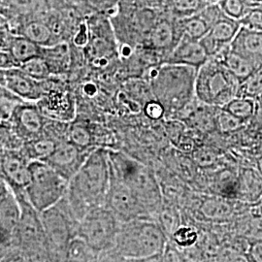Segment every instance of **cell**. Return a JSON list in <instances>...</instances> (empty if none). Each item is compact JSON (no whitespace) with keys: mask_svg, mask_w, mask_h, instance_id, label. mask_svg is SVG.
<instances>
[{"mask_svg":"<svg viewBox=\"0 0 262 262\" xmlns=\"http://www.w3.org/2000/svg\"><path fill=\"white\" fill-rule=\"evenodd\" d=\"M110 181L109 150L97 147L68 183L66 198L79 221L92 209L105 205Z\"/></svg>","mask_w":262,"mask_h":262,"instance_id":"1","label":"cell"},{"mask_svg":"<svg viewBox=\"0 0 262 262\" xmlns=\"http://www.w3.org/2000/svg\"><path fill=\"white\" fill-rule=\"evenodd\" d=\"M168 240V236L156 220L138 219L124 222L114 248L101 254L99 261H151L152 258H162Z\"/></svg>","mask_w":262,"mask_h":262,"instance_id":"2","label":"cell"},{"mask_svg":"<svg viewBox=\"0 0 262 262\" xmlns=\"http://www.w3.org/2000/svg\"><path fill=\"white\" fill-rule=\"evenodd\" d=\"M196 68L162 63L150 69L149 83L154 99L162 105L166 118L185 116L196 100Z\"/></svg>","mask_w":262,"mask_h":262,"instance_id":"3","label":"cell"},{"mask_svg":"<svg viewBox=\"0 0 262 262\" xmlns=\"http://www.w3.org/2000/svg\"><path fill=\"white\" fill-rule=\"evenodd\" d=\"M109 162L113 178L130 187L157 219L163 195L155 173L148 166L120 150H109Z\"/></svg>","mask_w":262,"mask_h":262,"instance_id":"4","label":"cell"},{"mask_svg":"<svg viewBox=\"0 0 262 262\" xmlns=\"http://www.w3.org/2000/svg\"><path fill=\"white\" fill-rule=\"evenodd\" d=\"M13 192L20 205V217L13 242L19 261H50L41 213L29 202L25 189Z\"/></svg>","mask_w":262,"mask_h":262,"instance_id":"5","label":"cell"},{"mask_svg":"<svg viewBox=\"0 0 262 262\" xmlns=\"http://www.w3.org/2000/svg\"><path fill=\"white\" fill-rule=\"evenodd\" d=\"M240 83L216 57H210L197 69L195 96L200 103L224 107L237 96Z\"/></svg>","mask_w":262,"mask_h":262,"instance_id":"6","label":"cell"},{"mask_svg":"<svg viewBox=\"0 0 262 262\" xmlns=\"http://www.w3.org/2000/svg\"><path fill=\"white\" fill-rule=\"evenodd\" d=\"M50 261H66V251L77 236L79 220L66 196L41 213Z\"/></svg>","mask_w":262,"mask_h":262,"instance_id":"7","label":"cell"},{"mask_svg":"<svg viewBox=\"0 0 262 262\" xmlns=\"http://www.w3.org/2000/svg\"><path fill=\"white\" fill-rule=\"evenodd\" d=\"M68 181L45 161L30 162V181L25 191L39 213L55 206L66 196Z\"/></svg>","mask_w":262,"mask_h":262,"instance_id":"8","label":"cell"},{"mask_svg":"<svg viewBox=\"0 0 262 262\" xmlns=\"http://www.w3.org/2000/svg\"><path fill=\"white\" fill-rule=\"evenodd\" d=\"M122 222L107 207L92 209L79 222L77 236L89 244L99 257L112 250Z\"/></svg>","mask_w":262,"mask_h":262,"instance_id":"9","label":"cell"},{"mask_svg":"<svg viewBox=\"0 0 262 262\" xmlns=\"http://www.w3.org/2000/svg\"><path fill=\"white\" fill-rule=\"evenodd\" d=\"M105 206L110 209L122 223L138 219L156 220L155 215L140 197L130 187L112 176Z\"/></svg>","mask_w":262,"mask_h":262,"instance_id":"10","label":"cell"},{"mask_svg":"<svg viewBox=\"0 0 262 262\" xmlns=\"http://www.w3.org/2000/svg\"><path fill=\"white\" fill-rule=\"evenodd\" d=\"M47 119L36 102L29 101L17 104L8 117L14 130L24 143L44 135Z\"/></svg>","mask_w":262,"mask_h":262,"instance_id":"11","label":"cell"},{"mask_svg":"<svg viewBox=\"0 0 262 262\" xmlns=\"http://www.w3.org/2000/svg\"><path fill=\"white\" fill-rule=\"evenodd\" d=\"M36 103L49 119L69 122L75 118L73 95L60 86L52 77L48 79L47 93Z\"/></svg>","mask_w":262,"mask_h":262,"instance_id":"12","label":"cell"},{"mask_svg":"<svg viewBox=\"0 0 262 262\" xmlns=\"http://www.w3.org/2000/svg\"><path fill=\"white\" fill-rule=\"evenodd\" d=\"M94 150L80 148L69 139H66L57 143L56 150L45 162L69 182Z\"/></svg>","mask_w":262,"mask_h":262,"instance_id":"13","label":"cell"},{"mask_svg":"<svg viewBox=\"0 0 262 262\" xmlns=\"http://www.w3.org/2000/svg\"><path fill=\"white\" fill-rule=\"evenodd\" d=\"M0 178L12 190L26 189L30 181V161L20 150L0 154Z\"/></svg>","mask_w":262,"mask_h":262,"instance_id":"14","label":"cell"},{"mask_svg":"<svg viewBox=\"0 0 262 262\" xmlns=\"http://www.w3.org/2000/svg\"><path fill=\"white\" fill-rule=\"evenodd\" d=\"M3 85L24 101L37 102L47 93L48 80L38 81L24 73L19 67L2 72Z\"/></svg>","mask_w":262,"mask_h":262,"instance_id":"15","label":"cell"},{"mask_svg":"<svg viewBox=\"0 0 262 262\" xmlns=\"http://www.w3.org/2000/svg\"><path fill=\"white\" fill-rule=\"evenodd\" d=\"M241 27L239 20L231 19L224 14L213 25L206 35L200 39L208 56H215L225 48L229 46Z\"/></svg>","mask_w":262,"mask_h":262,"instance_id":"16","label":"cell"},{"mask_svg":"<svg viewBox=\"0 0 262 262\" xmlns=\"http://www.w3.org/2000/svg\"><path fill=\"white\" fill-rule=\"evenodd\" d=\"M224 15L217 3H211L193 16L177 19L182 35L200 40L210 31L213 25Z\"/></svg>","mask_w":262,"mask_h":262,"instance_id":"17","label":"cell"},{"mask_svg":"<svg viewBox=\"0 0 262 262\" xmlns=\"http://www.w3.org/2000/svg\"><path fill=\"white\" fill-rule=\"evenodd\" d=\"M210 58L200 40H194L186 35H182L177 45L167 56L162 63H173L191 66L198 69Z\"/></svg>","mask_w":262,"mask_h":262,"instance_id":"18","label":"cell"},{"mask_svg":"<svg viewBox=\"0 0 262 262\" xmlns=\"http://www.w3.org/2000/svg\"><path fill=\"white\" fill-rule=\"evenodd\" d=\"M238 201L221 195L203 196L196 207L197 215L203 221L224 223L234 217Z\"/></svg>","mask_w":262,"mask_h":262,"instance_id":"19","label":"cell"},{"mask_svg":"<svg viewBox=\"0 0 262 262\" xmlns=\"http://www.w3.org/2000/svg\"><path fill=\"white\" fill-rule=\"evenodd\" d=\"M9 28L12 33L28 38L41 47L53 46L60 42L49 24L42 17L16 21V26L9 27Z\"/></svg>","mask_w":262,"mask_h":262,"instance_id":"20","label":"cell"},{"mask_svg":"<svg viewBox=\"0 0 262 262\" xmlns=\"http://www.w3.org/2000/svg\"><path fill=\"white\" fill-rule=\"evenodd\" d=\"M262 198V175L257 168L244 167L238 172L235 200L248 206L255 205Z\"/></svg>","mask_w":262,"mask_h":262,"instance_id":"21","label":"cell"},{"mask_svg":"<svg viewBox=\"0 0 262 262\" xmlns=\"http://www.w3.org/2000/svg\"><path fill=\"white\" fill-rule=\"evenodd\" d=\"M230 49L262 68V31L241 27L229 45Z\"/></svg>","mask_w":262,"mask_h":262,"instance_id":"22","label":"cell"},{"mask_svg":"<svg viewBox=\"0 0 262 262\" xmlns=\"http://www.w3.org/2000/svg\"><path fill=\"white\" fill-rule=\"evenodd\" d=\"M181 36L178 23L177 26H173L167 19H163L149 31L146 43L150 49L164 53L165 57L177 45Z\"/></svg>","mask_w":262,"mask_h":262,"instance_id":"23","label":"cell"},{"mask_svg":"<svg viewBox=\"0 0 262 262\" xmlns=\"http://www.w3.org/2000/svg\"><path fill=\"white\" fill-rule=\"evenodd\" d=\"M50 69L52 76H60L70 71L73 58L68 42H59L56 45L42 47L41 55Z\"/></svg>","mask_w":262,"mask_h":262,"instance_id":"24","label":"cell"},{"mask_svg":"<svg viewBox=\"0 0 262 262\" xmlns=\"http://www.w3.org/2000/svg\"><path fill=\"white\" fill-rule=\"evenodd\" d=\"M215 57L226 67L240 84L261 68L247 57L233 52L229 46L225 48Z\"/></svg>","mask_w":262,"mask_h":262,"instance_id":"25","label":"cell"},{"mask_svg":"<svg viewBox=\"0 0 262 262\" xmlns=\"http://www.w3.org/2000/svg\"><path fill=\"white\" fill-rule=\"evenodd\" d=\"M57 143V141L44 134L35 139L25 142L19 150L30 162L37 160L45 161L55 151Z\"/></svg>","mask_w":262,"mask_h":262,"instance_id":"26","label":"cell"},{"mask_svg":"<svg viewBox=\"0 0 262 262\" xmlns=\"http://www.w3.org/2000/svg\"><path fill=\"white\" fill-rule=\"evenodd\" d=\"M7 50L18 64L20 66L33 57L40 56L42 47L28 38L13 34Z\"/></svg>","mask_w":262,"mask_h":262,"instance_id":"27","label":"cell"},{"mask_svg":"<svg viewBox=\"0 0 262 262\" xmlns=\"http://www.w3.org/2000/svg\"><path fill=\"white\" fill-rule=\"evenodd\" d=\"M66 261H99V255L84 240L76 236L68 245Z\"/></svg>","mask_w":262,"mask_h":262,"instance_id":"28","label":"cell"},{"mask_svg":"<svg viewBox=\"0 0 262 262\" xmlns=\"http://www.w3.org/2000/svg\"><path fill=\"white\" fill-rule=\"evenodd\" d=\"M223 110L232 114L236 118L248 123L252 120L256 109V101L249 97L235 96L222 107Z\"/></svg>","mask_w":262,"mask_h":262,"instance_id":"29","label":"cell"},{"mask_svg":"<svg viewBox=\"0 0 262 262\" xmlns=\"http://www.w3.org/2000/svg\"><path fill=\"white\" fill-rule=\"evenodd\" d=\"M237 179L238 172L236 173L228 169L217 172L213 179L212 186L215 189V194L235 199Z\"/></svg>","mask_w":262,"mask_h":262,"instance_id":"30","label":"cell"},{"mask_svg":"<svg viewBox=\"0 0 262 262\" xmlns=\"http://www.w3.org/2000/svg\"><path fill=\"white\" fill-rule=\"evenodd\" d=\"M157 219V222L163 229L165 234L168 236V238L182 225L181 215L178 209L171 203H165L164 200L159 209Z\"/></svg>","mask_w":262,"mask_h":262,"instance_id":"31","label":"cell"},{"mask_svg":"<svg viewBox=\"0 0 262 262\" xmlns=\"http://www.w3.org/2000/svg\"><path fill=\"white\" fill-rule=\"evenodd\" d=\"M68 139L85 150H94L97 148L94 146L93 132L90 130L89 126L84 122H77L75 119L69 122Z\"/></svg>","mask_w":262,"mask_h":262,"instance_id":"32","label":"cell"},{"mask_svg":"<svg viewBox=\"0 0 262 262\" xmlns=\"http://www.w3.org/2000/svg\"><path fill=\"white\" fill-rule=\"evenodd\" d=\"M24 145L15 132L8 119L0 120V154L9 150H19Z\"/></svg>","mask_w":262,"mask_h":262,"instance_id":"33","label":"cell"},{"mask_svg":"<svg viewBox=\"0 0 262 262\" xmlns=\"http://www.w3.org/2000/svg\"><path fill=\"white\" fill-rule=\"evenodd\" d=\"M211 4L210 0H172V14L177 19L193 16Z\"/></svg>","mask_w":262,"mask_h":262,"instance_id":"34","label":"cell"},{"mask_svg":"<svg viewBox=\"0 0 262 262\" xmlns=\"http://www.w3.org/2000/svg\"><path fill=\"white\" fill-rule=\"evenodd\" d=\"M237 96L249 97L256 102L262 101V68L240 84Z\"/></svg>","mask_w":262,"mask_h":262,"instance_id":"35","label":"cell"},{"mask_svg":"<svg viewBox=\"0 0 262 262\" xmlns=\"http://www.w3.org/2000/svg\"><path fill=\"white\" fill-rule=\"evenodd\" d=\"M19 69L27 75L38 80L45 81L53 77L45 59L41 56H35L19 66Z\"/></svg>","mask_w":262,"mask_h":262,"instance_id":"36","label":"cell"},{"mask_svg":"<svg viewBox=\"0 0 262 262\" xmlns=\"http://www.w3.org/2000/svg\"><path fill=\"white\" fill-rule=\"evenodd\" d=\"M217 4L225 16L240 20L246 16L254 3L250 0H221Z\"/></svg>","mask_w":262,"mask_h":262,"instance_id":"37","label":"cell"},{"mask_svg":"<svg viewBox=\"0 0 262 262\" xmlns=\"http://www.w3.org/2000/svg\"><path fill=\"white\" fill-rule=\"evenodd\" d=\"M170 238L179 249L187 250L196 245L199 240V234L194 227L181 225L170 236Z\"/></svg>","mask_w":262,"mask_h":262,"instance_id":"38","label":"cell"},{"mask_svg":"<svg viewBox=\"0 0 262 262\" xmlns=\"http://www.w3.org/2000/svg\"><path fill=\"white\" fill-rule=\"evenodd\" d=\"M246 122L236 118L232 114L226 112L220 108V112L216 116V126L224 133H231L242 128Z\"/></svg>","mask_w":262,"mask_h":262,"instance_id":"39","label":"cell"},{"mask_svg":"<svg viewBox=\"0 0 262 262\" xmlns=\"http://www.w3.org/2000/svg\"><path fill=\"white\" fill-rule=\"evenodd\" d=\"M239 21L243 27L262 31V2L254 3L246 16Z\"/></svg>","mask_w":262,"mask_h":262,"instance_id":"40","label":"cell"},{"mask_svg":"<svg viewBox=\"0 0 262 262\" xmlns=\"http://www.w3.org/2000/svg\"><path fill=\"white\" fill-rule=\"evenodd\" d=\"M193 160L198 166L201 167H211L219 160V156L215 150L209 148H201L193 151Z\"/></svg>","mask_w":262,"mask_h":262,"instance_id":"41","label":"cell"},{"mask_svg":"<svg viewBox=\"0 0 262 262\" xmlns=\"http://www.w3.org/2000/svg\"><path fill=\"white\" fill-rule=\"evenodd\" d=\"M91 31L86 23H81L72 37V43L77 48H85L89 44Z\"/></svg>","mask_w":262,"mask_h":262,"instance_id":"42","label":"cell"},{"mask_svg":"<svg viewBox=\"0 0 262 262\" xmlns=\"http://www.w3.org/2000/svg\"><path fill=\"white\" fill-rule=\"evenodd\" d=\"M144 113L150 120H159L165 117V111L162 105L156 99L149 100L144 106Z\"/></svg>","mask_w":262,"mask_h":262,"instance_id":"43","label":"cell"},{"mask_svg":"<svg viewBox=\"0 0 262 262\" xmlns=\"http://www.w3.org/2000/svg\"><path fill=\"white\" fill-rule=\"evenodd\" d=\"M19 67L8 50H0V72Z\"/></svg>","mask_w":262,"mask_h":262,"instance_id":"44","label":"cell"},{"mask_svg":"<svg viewBox=\"0 0 262 262\" xmlns=\"http://www.w3.org/2000/svg\"><path fill=\"white\" fill-rule=\"evenodd\" d=\"M248 261L262 262V240L254 241L248 249Z\"/></svg>","mask_w":262,"mask_h":262,"instance_id":"45","label":"cell"},{"mask_svg":"<svg viewBox=\"0 0 262 262\" xmlns=\"http://www.w3.org/2000/svg\"><path fill=\"white\" fill-rule=\"evenodd\" d=\"M14 33L10 30L8 24L0 27V50H7L9 46L10 40Z\"/></svg>","mask_w":262,"mask_h":262,"instance_id":"46","label":"cell"},{"mask_svg":"<svg viewBox=\"0 0 262 262\" xmlns=\"http://www.w3.org/2000/svg\"><path fill=\"white\" fill-rule=\"evenodd\" d=\"M253 209L256 212V214L257 215H261L262 216V198L255 204V205H253Z\"/></svg>","mask_w":262,"mask_h":262,"instance_id":"47","label":"cell"},{"mask_svg":"<svg viewBox=\"0 0 262 262\" xmlns=\"http://www.w3.org/2000/svg\"><path fill=\"white\" fill-rule=\"evenodd\" d=\"M8 21H9L8 18H7L5 15H3V14H1V13H0V27L7 25V24H8Z\"/></svg>","mask_w":262,"mask_h":262,"instance_id":"48","label":"cell"},{"mask_svg":"<svg viewBox=\"0 0 262 262\" xmlns=\"http://www.w3.org/2000/svg\"><path fill=\"white\" fill-rule=\"evenodd\" d=\"M256 168L261 173L262 175V157L260 159H258V161H257V166H256Z\"/></svg>","mask_w":262,"mask_h":262,"instance_id":"49","label":"cell"},{"mask_svg":"<svg viewBox=\"0 0 262 262\" xmlns=\"http://www.w3.org/2000/svg\"><path fill=\"white\" fill-rule=\"evenodd\" d=\"M3 83H4V76H3V73L0 72V84L3 85Z\"/></svg>","mask_w":262,"mask_h":262,"instance_id":"50","label":"cell"},{"mask_svg":"<svg viewBox=\"0 0 262 262\" xmlns=\"http://www.w3.org/2000/svg\"><path fill=\"white\" fill-rule=\"evenodd\" d=\"M250 1H252L253 3H259V2H262V0H250Z\"/></svg>","mask_w":262,"mask_h":262,"instance_id":"51","label":"cell"},{"mask_svg":"<svg viewBox=\"0 0 262 262\" xmlns=\"http://www.w3.org/2000/svg\"><path fill=\"white\" fill-rule=\"evenodd\" d=\"M219 1H221V0H210L211 3H217Z\"/></svg>","mask_w":262,"mask_h":262,"instance_id":"52","label":"cell"}]
</instances>
